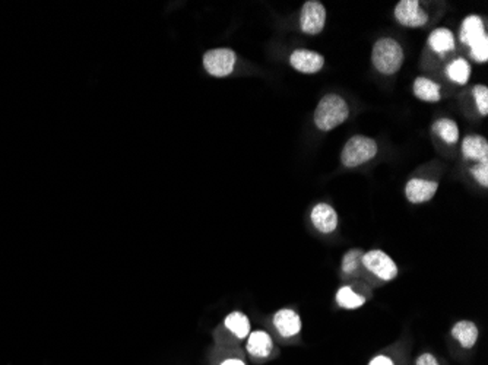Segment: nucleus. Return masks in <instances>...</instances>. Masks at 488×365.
<instances>
[{
    "mask_svg": "<svg viewBox=\"0 0 488 365\" xmlns=\"http://www.w3.org/2000/svg\"><path fill=\"white\" fill-rule=\"evenodd\" d=\"M350 116V107L337 94L325 95L315 111V123L322 132H329L339 125Z\"/></svg>",
    "mask_w": 488,
    "mask_h": 365,
    "instance_id": "f257e3e1",
    "label": "nucleus"
},
{
    "mask_svg": "<svg viewBox=\"0 0 488 365\" xmlns=\"http://www.w3.org/2000/svg\"><path fill=\"white\" fill-rule=\"evenodd\" d=\"M372 60L380 74L393 75L404 63V50L398 41L392 39H381L373 47Z\"/></svg>",
    "mask_w": 488,
    "mask_h": 365,
    "instance_id": "f03ea898",
    "label": "nucleus"
},
{
    "mask_svg": "<svg viewBox=\"0 0 488 365\" xmlns=\"http://www.w3.org/2000/svg\"><path fill=\"white\" fill-rule=\"evenodd\" d=\"M377 153V144L370 137L354 136L344 146L341 161L345 167L354 168L373 160Z\"/></svg>",
    "mask_w": 488,
    "mask_h": 365,
    "instance_id": "7ed1b4c3",
    "label": "nucleus"
},
{
    "mask_svg": "<svg viewBox=\"0 0 488 365\" xmlns=\"http://www.w3.org/2000/svg\"><path fill=\"white\" fill-rule=\"evenodd\" d=\"M236 53L230 48H215L206 51L203 56V66L206 72L217 78L229 76L236 66Z\"/></svg>",
    "mask_w": 488,
    "mask_h": 365,
    "instance_id": "20e7f679",
    "label": "nucleus"
},
{
    "mask_svg": "<svg viewBox=\"0 0 488 365\" xmlns=\"http://www.w3.org/2000/svg\"><path fill=\"white\" fill-rule=\"evenodd\" d=\"M362 265L383 281H392L398 275V268L393 260L381 250H370L362 254Z\"/></svg>",
    "mask_w": 488,
    "mask_h": 365,
    "instance_id": "39448f33",
    "label": "nucleus"
},
{
    "mask_svg": "<svg viewBox=\"0 0 488 365\" xmlns=\"http://www.w3.org/2000/svg\"><path fill=\"white\" fill-rule=\"evenodd\" d=\"M326 9L318 0H309L303 5L300 25L301 31L309 36H318L325 28Z\"/></svg>",
    "mask_w": 488,
    "mask_h": 365,
    "instance_id": "423d86ee",
    "label": "nucleus"
},
{
    "mask_svg": "<svg viewBox=\"0 0 488 365\" xmlns=\"http://www.w3.org/2000/svg\"><path fill=\"white\" fill-rule=\"evenodd\" d=\"M395 18L400 25L409 28L423 27L428 21L427 13L416 0H402V2H399L395 8Z\"/></svg>",
    "mask_w": 488,
    "mask_h": 365,
    "instance_id": "0eeeda50",
    "label": "nucleus"
},
{
    "mask_svg": "<svg viewBox=\"0 0 488 365\" xmlns=\"http://www.w3.org/2000/svg\"><path fill=\"white\" fill-rule=\"evenodd\" d=\"M290 63L294 69H297L299 72L311 75V74H318L320 71L325 64V59L323 56L316 53V51L300 48V50L292 51Z\"/></svg>",
    "mask_w": 488,
    "mask_h": 365,
    "instance_id": "6e6552de",
    "label": "nucleus"
},
{
    "mask_svg": "<svg viewBox=\"0 0 488 365\" xmlns=\"http://www.w3.org/2000/svg\"><path fill=\"white\" fill-rule=\"evenodd\" d=\"M439 184L431 180H424V179H412L408 181L405 187V195L407 199L411 203H424L438 192Z\"/></svg>",
    "mask_w": 488,
    "mask_h": 365,
    "instance_id": "1a4fd4ad",
    "label": "nucleus"
},
{
    "mask_svg": "<svg viewBox=\"0 0 488 365\" xmlns=\"http://www.w3.org/2000/svg\"><path fill=\"white\" fill-rule=\"evenodd\" d=\"M311 222L320 233L329 234L335 231L338 227V215L330 205L319 203L313 207Z\"/></svg>",
    "mask_w": 488,
    "mask_h": 365,
    "instance_id": "9d476101",
    "label": "nucleus"
},
{
    "mask_svg": "<svg viewBox=\"0 0 488 365\" xmlns=\"http://www.w3.org/2000/svg\"><path fill=\"white\" fill-rule=\"evenodd\" d=\"M273 324L278 329V332L284 338L295 336L301 329V320L297 312L290 308L280 310L273 317Z\"/></svg>",
    "mask_w": 488,
    "mask_h": 365,
    "instance_id": "9b49d317",
    "label": "nucleus"
},
{
    "mask_svg": "<svg viewBox=\"0 0 488 365\" xmlns=\"http://www.w3.org/2000/svg\"><path fill=\"white\" fill-rule=\"evenodd\" d=\"M462 153L466 160L488 163V144L482 136H466L462 142Z\"/></svg>",
    "mask_w": 488,
    "mask_h": 365,
    "instance_id": "f8f14e48",
    "label": "nucleus"
},
{
    "mask_svg": "<svg viewBox=\"0 0 488 365\" xmlns=\"http://www.w3.org/2000/svg\"><path fill=\"white\" fill-rule=\"evenodd\" d=\"M485 28H484V22L477 15H470L468 18H465V21L462 22L461 27V41L465 46H473L474 43H477L481 37L485 36Z\"/></svg>",
    "mask_w": 488,
    "mask_h": 365,
    "instance_id": "ddd939ff",
    "label": "nucleus"
},
{
    "mask_svg": "<svg viewBox=\"0 0 488 365\" xmlns=\"http://www.w3.org/2000/svg\"><path fill=\"white\" fill-rule=\"evenodd\" d=\"M430 47L439 55H445L455 48V36L447 28H438L430 34Z\"/></svg>",
    "mask_w": 488,
    "mask_h": 365,
    "instance_id": "4468645a",
    "label": "nucleus"
},
{
    "mask_svg": "<svg viewBox=\"0 0 488 365\" xmlns=\"http://www.w3.org/2000/svg\"><path fill=\"white\" fill-rule=\"evenodd\" d=\"M452 335L461 342L463 347H473L478 339V327L468 320H462L456 323L452 329Z\"/></svg>",
    "mask_w": 488,
    "mask_h": 365,
    "instance_id": "2eb2a0df",
    "label": "nucleus"
},
{
    "mask_svg": "<svg viewBox=\"0 0 488 365\" xmlns=\"http://www.w3.org/2000/svg\"><path fill=\"white\" fill-rule=\"evenodd\" d=\"M414 94L418 99L438 102L440 99V86L427 78H416L414 82Z\"/></svg>",
    "mask_w": 488,
    "mask_h": 365,
    "instance_id": "dca6fc26",
    "label": "nucleus"
},
{
    "mask_svg": "<svg viewBox=\"0 0 488 365\" xmlns=\"http://www.w3.org/2000/svg\"><path fill=\"white\" fill-rule=\"evenodd\" d=\"M248 351L253 357H268L272 352L271 336L266 332H262V330H256L249 336Z\"/></svg>",
    "mask_w": 488,
    "mask_h": 365,
    "instance_id": "f3484780",
    "label": "nucleus"
},
{
    "mask_svg": "<svg viewBox=\"0 0 488 365\" xmlns=\"http://www.w3.org/2000/svg\"><path fill=\"white\" fill-rule=\"evenodd\" d=\"M433 132L438 133L446 144H456L459 139V128L453 120L440 118L433 125Z\"/></svg>",
    "mask_w": 488,
    "mask_h": 365,
    "instance_id": "a211bd4d",
    "label": "nucleus"
},
{
    "mask_svg": "<svg viewBox=\"0 0 488 365\" xmlns=\"http://www.w3.org/2000/svg\"><path fill=\"white\" fill-rule=\"evenodd\" d=\"M225 326L229 327L238 339H244L246 336H249V333H250L249 319L244 315H241V312H238V311H234V312H231L230 316H226Z\"/></svg>",
    "mask_w": 488,
    "mask_h": 365,
    "instance_id": "6ab92c4d",
    "label": "nucleus"
},
{
    "mask_svg": "<svg viewBox=\"0 0 488 365\" xmlns=\"http://www.w3.org/2000/svg\"><path fill=\"white\" fill-rule=\"evenodd\" d=\"M446 74H447L450 81L463 85L469 81L470 64L465 59H456L447 66Z\"/></svg>",
    "mask_w": 488,
    "mask_h": 365,
    "instance_id": "aec40b11",
    "label": "nucleus"
},
{
    "mask_svg": "<svg viewBox=\"0 0 488 365\" xmlns=\"http://www.w3.org/2000/svg\"><path fill=\"white\" fill-rule=\"evenodd\" d=\"M337 301L341 307L346 310H354L361 307L365 303V298L362 297V295L357 294L353 288L344 287L337 292Z\"/></svg>",
    "mask_w": 488,
    "mask_h": 365,
    "instance_id": "412c9836",
    "label": "nucleus"
},
{
    "mask_svg": "<svg viewBox=\"0 0 488 365\" xmlns=\"http://www.w3.org/2000/svg\"><path fill=\"white\" fill-rule=\"evenodd\" d=\"M361 259H362V252L355 249V250H351V252H348L344 259H342V270L345 273H353L361 263Z\"/></svg>",
    "mask_w": 488,
    "mask_h": 365,
    "instance_id": "4be33fe9",
    "label": "nucleus"
},
{
    "mask_svg": "<svg viewBox=\"0 0 488 365\" xmlns=\"http://www.w3.org/2000/svg\"><path fill=\"white\" fill-rule=\"evenodd\" d=\"M470 56L474 60L484 63L488 60V37L487 34L484 37H481L477 43L470 46Z\"/></svg>",
    "mask_w": 488,
    "mask_h": 365,
    "instance_id": "5701e85b",
    "label": "nucleus"
},
{
    "mask_svg": "<svg viewBox=\"0 0 488 365\" xmlns=\"http://www.w3.org/2000/svg\"><path fill=\"white\" fill-rule=\"evenodd\" d=\"M474 98L481 116L488 114V88L485 85H477L474 88Z\"/></svg>",
    "mask_w": 488,
    "mask_h": 365,
    "instance_id": "b1692460",
    "label": "nucleus"
},
{
    "mask_svg": "<svg viewBox=\"0 0 488 365\" xmlns=\"http://www.w3.org/2000/svg\"><path fill=\"white\" fill-rule=\"evenodd\" d=\"M470 172H473V176L481 186H488V163H478L473 167Z\"/></svg>",
    "mask_w": 488,
    "mask_h": 365,
    "instance_id": "393cba45",
    "label": "nucleus"
},
{
    "mask_svg": "<svg viewBox=\"0 0 488 365\" xmlns=\"http://www.w3.org/2000/svg\"><path fill=\"white\" fill-rule=\"evenodd\" d=\"M416 365H439V362L431 354H423L416 359Z\"/></svg>",
    "mask_w": 488,
    "mask_h": 365,
    "instance_id": "a878e982",
    "label": "nucleus"
},
{
    "mask_svg": "<svg viewBox=\"0 0 488 365\" xmlns=\"http://www.w3.org/2000/svg\"><path fill=\"white\" fill-rule=\"evenodd\" d=\"M369 365H393V362L388 358V357H376L374 359H372V362Z\"/></svg>",
    "mask_w": 488,
    "mask_h": 365,
    "instance_id": "bb28decb",
    "label": "nucleus"
},
{
    "mask_svg": "<svg viewBox=\"0 0 488 365\" xmlns=\"http://www.w3.org/2000/svg\"><path fill=\"white\" fill-rule=\"evenodd\" d=\"M221 365H246V364H244V362L240 361V359H226V361H224Z\"/></svg>",
    "mask_w": 488,
    "mask_h": 365,
    "instance_id": "cd10ccee",
    "label": "nucleus"
}]
</instances>
